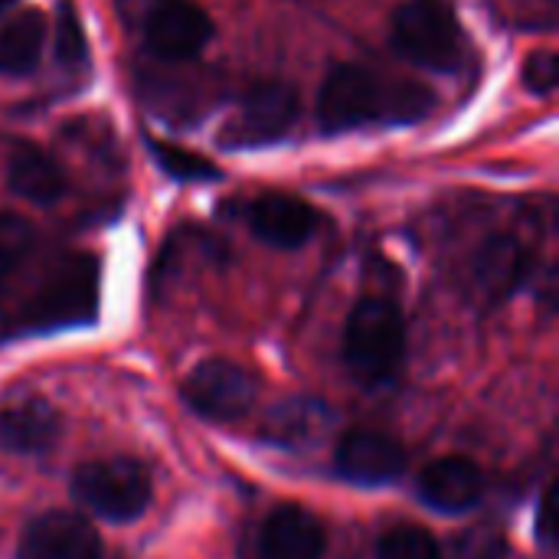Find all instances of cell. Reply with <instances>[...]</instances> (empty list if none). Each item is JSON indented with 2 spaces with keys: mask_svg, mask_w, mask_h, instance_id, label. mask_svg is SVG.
<instances>
[{
  "mask_svg": "<svg viewBox=\"0 0 559 559\" xmlns=\"http://www.w3.org/2000/svg\"><path fill=\"white\" fill-rule=\"evenodd\" d=\"M324 423H328V409L318 400H288L269 426H272V439L285 445H305L324 429Z\"/></svg>",
  "mask_w": 559,
  "mask_h": 559,
  "instance_id": "cell-18",
  "label": "cell"
},
{
  "mask_svg": "<svg viewBox=\"0 0 559 559\" xmlns=\"http://www.w3.org/2000/svg\"><path fill=\"white\" fill-rule=\"evenodd\" d=\"M144 43L154 56L167 62H190L197 59L206 43L213 39V20L190 0H167L141 23Z\"/></svg>",
  "mask_w": 559,
  "mask_h": 559,
  "instance_id": "cell-8",
  "label": "cell"
},
{
  "mask_svg": "<svg viewBox=\"0 0 559 559\" xmlns=\"http://www.w3.org/2000/svg\"><path fill=\"white\" fill-rule=\"evenodd\" d=\"M537 537L544 540V547H554L557 531H554V491L550 488H547V495L540 501V511H537Z\"/></svg>",
  "mask_w": 559,
  "mask_h": 559,
  "instance_id": "cell-25",
  "label": "cell"
},
{
  "mask_svg": "<svg viewBox=\"0 0 559 559\" xmlns=\"http://www.w3.org/2000/svg\"><path fill=\"white\" fill-rule=\"evenodd\" d=\"M16 559H102V540L85 518L46 511L23 531Z\"/></svg>",
  "mask_w": 559,
  "mask_h": 559,
  "instance_id": "cell-9",
  "label": "cell"
},
{
  "mask_svg": "<svg viewBox=\"0 0 559 559\" xmlns=\"http://www.w3.org/2000/svg\"><path fill=\"white\" fill-rule=\"evenodd\" d=\"M298 115V92L285 82H262L246 92L219 141L226 147H262L288 134Z\"/></svg>",
  "mask_w": 559,
  "mask_h": 559,
  "instance_id": "cell-7",
  "label": "cell"
},
{
  "mask_svg": "<svg viewBox=\"0 0 559 559\" xmlns=\"http://www.w3.org/2000/svg\"><path fill=\"white\" fill-rule=\"evenodd\" d=\"M249 229L275 246V249H298L305 246L318 229V213L311 203L292 197V193H262L249 203Z\"/></svg>",
  "mask_w": 559,
  "mask_h": 559,
  "instance_id": "cell-12",
  "label": "cell"
},
{
  "mask_svg": "<svg viewBox=\"0 0 559 559\" xmlns=\"http://www.w3.org/2000/svg\"><path fill=\"white\" fill-rule=\"evenodd\" d=\"M406 357V324L393 301L364 298L344 328V364L350 377L364 386H380L393 380Z\"/></svg>",
  "mask_w": 559,
  "mask_h": 559,
  "instance_id": "cell-2",
  "label": "cell"
},
{
  "mask_svg": "<svg viewBox=\"0 0 559 559\" xmlns=\"http://www.w3.org/2000/svg\"><path fill=\"white\" fill-rule=\"evenodd\" d=\"M557 52L554 49H540L524 62V85L537 95H550L557 88Z\"/></svg>",
  "mask_w": 559,
  "mask_h": 559,
  "instance_id": "cell-24",
  "label": "cell"
},
{
  "mask_svg": "<svg viewBox=\"0 0 559 559\" xmlns=\"http://www.w3.org/2000/svg\"><path fill=\"white\" fill-rule=\"evenodd\" d=\"M7 183L20 200L36 206H49L66 193L62 167L36 144H13L7 160Z\"/></svg>",
  "mask_w": 559,
  "mask_h": 559,
  "instance_id": "cell-16",
  "label": "cell"
},
{
  "mask_svg": "<svg viewBox=\"0 0 559 559\" xmlns=\"http://www.w3.org/2000/svg\"><path fill=\"white\" fill-rule=\"evenodd\" d=\"M377 559H445L439 540L419 527V524H400L390 527L380 544H377Z\"/></svg>",
  "mask_w": 559,
  "mask_h": 559,
  "instance_id": "cell-20",
  "label": "cell"
},
{
  "mask_svg": "<svg viewBox=\"0 0 559 559\" xmlns=\"http://www.w3.org/2000/svg\"><path fill=\"white\" fill-rule=\"evenodd\" d=\"M151 157L167 177H174L180 183H210L219 177V167L210 157H203L190 147L170 144V141H151Z\"/></svg>",
  "mask_w": 559,
  "mask_h": 559,
  "instance_id": "cell-19",
  "label": "cell"
},
{
  "mask_svg": "<svg viewBox=\"0 0 559 559\" xmlns=\"http://www.w3.org/2000/svg\"><path fill=\"white\" fill-rule=\"evenodd\" d=\"M527 269H531L527 246L508 233H498V236L485 239L478 246V252L472 255L468 282L481 301L498 305L521 288V282L527 278Z\"/></svg>",
  "mask_w": 559,
  "mask_h": 559,
  "instance_id": "cell-11",
  "label": "cell"
},
{
  "mask_svg": "<svg viewBox=\"0 0 559 559\" xmlns=\"http://www.w3.org/2000/svg\"><path fill=\"white\" fill-rule=\"evenodd\" d=\"M13 7V0H0V13H7Z\"/></svg>",
  "mask_w": 559,
  "mask_h": 559,
  "instance_id": "cell-27",
  "label": "cell"
},
{
  "mask_svg": "<svg viewBox=\"0 0 559 559\" xmlns=\"http://www.w3.org/2000/svg\"><path fill=\"white\" fill-rule=\"evenodd\" d=\"M33 226L16 213H0V292L33 249Z\"/></svg>",
  "mask_w": 559,
  "mask_h": 559,
  "instance_id": "cell-21",
  "label": "cell"
},
{
  "mask_svg": "<svg viewBox=\"0 0 559 559\" xmlns=\"http://www.w3.org/2000/svg\"><path fill=\"white\" fill-rule=\"evenodd\" d=\"M46 43V16L39 10H20L0 23V75L20 79L39 66Z\"/></svg>",
  "mask_w": 559,
  "mask_h": 559,
  "instance_id": "cell-17",
  "label": "cell"
},
{
  "mask_svg": "<svg viewBox=\"0 0 559 559\" xmlns=\"http://www.w3.org/2000/svg\"><path fill=\"white\" fill-rule=\"evenodd\" d=\"M432 108L436 95L423 82L393 79L357 62L334 66L318 92V121L328 134L367 124H416Z\"/></svg>",
  "mask_w": 559,
  "mask_h": 559,
  "instance_id": "cell-1",
  "label": "cell"
},
{
  "mask_svg": "<svg viewBox=\"0 0 559 559\" xmlns=\"http://www.w3.org/2000/svg\"><path fill=\"white\" fill-rule=\"evenodd\" d=\"M334 472L350 485H390L406 472V452L383 432L350 429L337 442Z\"/></svg>",
  "mask_w": 559,
  "mask_h": 559,
  "instance_id": "cell-10",
  "label": "cell"
},
{
  "mask_svg": "<svg viewBox=\"0 0 559 559\" xmlns=\"http://www.w3.org/2000/svg\"><path fill=\"white\" fill-rule=\"evenodd\" d=\"M416 488L429 508H436L442 514H465L481 501L485 478L475 462L449 455V459H439L429 468H423Z\"/></svg>",
  "mask_w": 559,
  "mask_h": 559,
  "instance_id": "cell-14",
  "label": "cell"
},
{
  "mask_svg": "<svg viewBox=\"0 0 559 559\" xmlns=\"http://www.w3.org/2000/svg\"><path fill=\"white\" fill-rule=\"evenodd\" d=\"M151 495H154L151 475L134 459L88 462L79 465L72 475V498L111 524L138 521L147 511Z\"/></svg>",
  "mask_w": 559,
  "mask_h": 559,
  "instance_id": "cell-5",
  "label": "cell"
},
{
  "mask_svg": "<svg viewBox=\"0 0 559 559\" xmlns=\"http://www.w3.org/2000/svg\"><path fill=\"white\" fill-rule=\"evenodd\" d=\"M393 49L419 69L459 72L468 59V39L459 13L445 0H406L390 23Z\"/></svg>",
  "mask_w": 559,
  "mask_h": 559,
  "instance_id": "cell-3",
  "label": "cell"
},
{
  "mask_svg": "<svg viewBox=\"0 0 559 559\" xmlns=\"http://www.w3.org/2000/svg\"><path fill=\"white\" fill-rule=\"evenodd\" d=\"M328 547L321 521L298 508L285 504L272 511L259 531V557L262 559H321Z\"/></svg>",
  "mask_w": 559,
  "mask_h": 559,
  "instance_id": "cell-13",
  "label": "cell"
},
{
  "mask_svg": "<svg viewBox=\"0 0 559 559\" xmlns=\"http://www.w3.org/2000/svg\"><path fill=\"white\" fill-rule=\"evenodd\" d=\"M255 396V377L229 360H203L183 380V403L210 423L242 419L252 409Z\"/></svg>",
  "mask_w": 559,
  "mask_h": 559,
  "instance_id": "cell-6",
  "label": "cell"
},
{
  "mask_svg": "<svg viewBox=\"0 0 559 559\" xmlns=\"http://www.w3.org/2000/svg\"><path fill=\"white\" fill-rule=\"evenodd\" d=\"M56 49H59V59L62 62H82L85 59V33H82V23L75 16V10L69 3L59 7V33H56Z\"/></svg>",
  "mask_w": 559,
  "mask_h": 559,
  "instance_id": "cell-23",
  "label": "cell"
},
{
  "mask_svg": "<svg viewBox=\"0 0 559 559\" xmlns=\"http://www.w3.org/2000/svg\"><path fill=\"white\" fill-rule=\"evenodd\" d=\"M62 432L59 413L46 400H23L0 409V452L43 455Z\"/></svg>",
  "mask_w": 559,
  "mask_h": 559,
  "instance_id": "cell-15",
  "label": "cell"
},
{
  "mask_svg": "<svg viewBox=\"0 0 559 559\" xmlns=\"http://www.w3.org/2000/svg\"><path fill=\"white\" fill-rule=\"evenodd\" d=\"M449 559H508V540L491 527H475L452 544Z\"/></svg>",
  "mask_w": 559,
  "mask_h": 559,
  "instance_id": "cell-22",
  "label": "cell"
},
{
  "mask_svg": "<svg viewBox=\"0 0 559 559\" xmlns=\"http://www.w3.org/2000/svg\"><path fill=\"white\" fill-rule=\"evenodd\" d=\"M95 308H98V262L92 255H69L43 278V285L20 311L16 324L23 331L72 328L92 321Z\"/></svg>",
  "mask_w": 559,
  "mask_h": 559,
  "instance_id": "cell-4",
  "label": "cell"
},
{
  "mask_svg": "<svg viewBox=\"0 0 559 559\" xmlns=\"http://www.w3.org/2000/svg\"><path fill=\"white\" fill-rule=\"evenodd\" d=\"M160 3H167V0H115L118 13H121L128 23H144V16L154 13Z\"/></svg>",
  "mask_w": 559,
  "mask_h": 559,
  "instance_id": "cell-26",
  "label": "cell"
}]
</instances>
